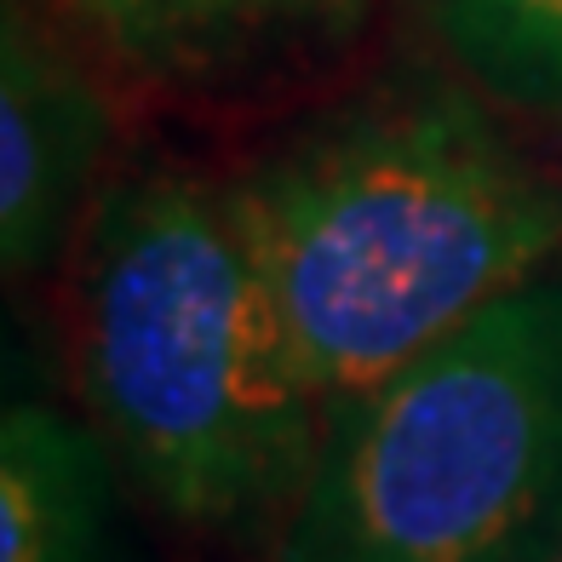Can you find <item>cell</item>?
<instances>
[{"mask_svg":"<svg viewBox=\"0 0 562 562\" xmlns=\"http://www.w3.org/2000/svg\"><path fill=\"white\" fill-rule=\"evenodd\" d=\"M304 379L339 407L562 252V184L453 81H391L236 178Z\"/></svg>","mask_w":562,"mask_h":562,"instance_id":"obj_1","label":"cell"},{"mask_svg":"<svg viewBox=\"0 0 562 562\" xmlns=\"http://www.w3.org/2000/svg\"><path fill=\"white\" fill-rule=\"evenodd\" d=\"M81 391L172 522H281L334 407L304 379L236 184L138 167L98 201L75 288Z\"/></svg>","mask_w":562,"mask_h":562,"instance_id":"obj_2","label":"cell"},{"mask_svg":"<svg viewBox=\"0 0 562 562\" xmlns=\"http://www.w3.org/2000/svg\"><path fill=\"white\" fill-rule=\"evenodd\" d=\"M562 259L345 402L270 562H557Z\"/></svg>","mask_w":562,"mask_h":562,"instance_id":"obj_3","label":"cell"},{"mask_svg":"<svg viewBox=\"0 0 562 562\" xmlns=\"http://www.w3.org/2000/svg\"><path fill=\"white\" fill-rule=\"evenodd\" d=\"M110 110L81 58L7 0L0 23V265L30 281L58 259L104 167Z\"/></svg>","mask_w":562,"mask_h":562,"instance_id":"obj_4","label":"cell"},{"mask_svg":"<svg viewBox=\"0 0 562 562\" xmlns=\"http://www.w3.org/2000/svg\"><path fill=\"white\" fill-rule=\"evenodd\" d=\"M92 46L156 87H247L293 75L368 23L373 0H46Z\"/></svg>","mask_w":562,"mask_h":562,"instance_id":"obj_5","label":"cell"},{"mask_svg":"<svg viewBox=\"0 0 562 562\" xmlns=\"http://www.w3.org/2000/svg\"><path fill=\"white\" fill-rule=\"evenodd\" d=\"M104 430L12 396L0 414V562H121Z\"/></svg>","mask_w":562,"mask_h":562,"instance_id":"obj_6","label":"cell"},{"mask_svg":"<svg viewBox=\"0 0 562 562\" xmlns=\"http://www.w3.org/2000/svg\"><path fill=\"white\" fill-rule=\"evenodd\" d=\"M425 18L476 87L562 115V0H425Z\"/></svg>","mask_w":562,"mask_h":562,"instance_id":"obj_7","label":"cell"},{"mask_svg":"<svg viewBox=\"0 0 562 562\" xmlns=\"http://www.w3.org/2000/svg\"><path fill=\"white\" fill-rule=\"evenodd\" d=\"M557 562H562V551H557Z\"/></svg>","mask_w":562,"mask_h":562,"instance_id":"obj_8","label":"cell"}]
</instances>
